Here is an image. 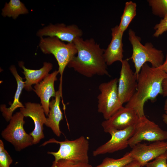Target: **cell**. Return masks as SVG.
Masks as SVG:
<instances>
[{"instance_id":"1","label":"cell","mask_w":167,"mask_h":167,"mask_svg":"<svg viewBox=\"0 0 167 167\" xmlns=\"http://www.w3.org/2000/svg\"><path fill=\"white\" fill-rule=\"evenodd\" d=\"M73 43L77 53L67 67L87 77L96 75L110 76L104 57L105 49L93 38L84 40L78 37Z\"/></svg>"},{"instance_id":"2","label":"cell","mask_w":167,"mask_h":167,"mask_svg":"<svg viewBox=\"0 0 167 167\" xmlns=\"http://www.w3.org/2000/svg\"><path fill=\"white\" fill-rule=\"evenodd\" d=\"M167 74L158 67L147 63L142 67L138 76L136 90L125 107L134 109L139 117L145 115L144 106L148 100L154 101L162 93V83Z\"/></svg>"},{"instance_id":"3","label":"cell","mask_w":167,"mask_h":167,"mask_svg":"<svg viewBox=\"0 0 167 167\" xmlns=\"http://www.w3.org/2000/svg\"><path fill=\"white\" fill-rule=\"evenodd\" d=\"M128 38L132 47V54L130 59L134 63L135 72L137 76L143 66L147 62L156 68L162 65L164 56L162 50L156 49L151 43L143 45L140 39L131 29L129 30Z\"/></svg>"},{"instance_id":"4","label":"cell","mask_w":167,"mask_h":167,"mask_svg":"<svg viewBox=\"0 0 167 167\" xmlns=\"http://www.w3.org/2000/svg\"><path fill=\"white\" fill-rule=\"evenodd\" d=\"M53 143L60 145L58 151L47 152L54 156V161L63 159L89 163L88 152L89 144L88 140L84 136H81L74 140L66 139L64 141H61L52 138L45 141L41 146H44Z\"/></svg>"},{"instance_id":"5","label":"cell","mask_w":167,"mask_h":167,"mask_svg":"<svg viewBox=\"0 0 167 167\" xmlns=\"http://www.w3.org/2000/svg\"><path fill=\"white\" fill-rule=\"evenodd\" d=\"M39 46L44 54H51L55 57L58 66L60 82H62L65 69L77 54L75 45L74 43H65L56 37L48 36L40 38Z\"/></svg>"},{"instance_id":"6","label":"cell","mask_w":167,"mask_h":167,"mask_svg":"<svg viewBox=\"0 0 167 167\" xmlns=\"http://www.w3.org/2000/svg\"><path fill=\"white\" fill-rule=\"evenodd\" d=\"M118 79L102 83L98 86L100 93L97 96V111L105 120L109 119L123 106L119 98L118 89Z\"/></svg>"},{"instance_id":"7","label":"cell","mask_w":167,"mask_h":167,"mask_svg":"<svg viewBox=\"0 0 167 167\" xmlns=\"http://www.w3.org/2000/svg\"><path fill=\"white\" fill-rule=\"evenodd\" d=\"M24 116L19 111L12 116L9 123L1 133L2 137L12 144L17 151L33 144V137L24 128Z\"/></svg>"},{"instance_id":"8","label":"cell","mask_w":167,"mask_h":167,"mask_svg":"<svg viewBox=\"0 0 167 167\" xmlns=\"http://www.w3.org/2000/svg\"><path fill=\"white\" fill-rule=\"evenodd\" d=\"M167 139V131L162 129L145 116L139 117L135 124L134 133L128 142L131 148L143 141H163Z\"/></svg>"},{"instance_id":"9","label":"cell","mask_w":167,"mask_h":167,"mask_svg":"<svg viewBox=\"0 0 167 167\" xmlns=\"http://www.w3.org/2000/svg\"><path fill=\"white\" fill-rule=\"evenodd\" d=\"M128 59L123 60L118 79V89L120 101L127 103L135 93L137 88V75L131 68Z\"/></svg>"},{"instance_id":"10","label":"cell","mask_w":167,"mask_h":167,"mask_svg":"<svg viewBox=\"0 0 167 167\" xmlns=\"http://www.w3.org/2000/svg\"><path fill=\"white\" fill-rule=\"evenodd\" d=\"M139 118L134 109L123 106L109 119L103 121L101 125L104 131L110 134L135 125Z\"/></svg>"},{"instance_id":"11","label":"cell","mask_w":167,"mask_h":167,"mask_svg":"<svg viewBox=\"0 0 167 167\" xmlns=\"http://www.w3.org/2000/svg\"><path fill=\"white\" fill-rule=\"evenodd\" d=\"M82 30L74 24L67 25L64 23L50 24L38 30L36 35L40 38L44 36L56 37L62 41L73 43L77 38L81 37Z\"/></svg>"},{"instance_id":"12","label":"cell","mask_w":167,"mask_h":167,"mask_svg":"<svg viewBox=\"0 0 167 167\" xmlns=\"http://www.w3.org/2000/svg\"><path fill=\"white\" fill-rule=\"evenodd\" d=\"M167 149V142L158 141L150 144L139 143L130 152L134 160L143 167L150 161L165 153Z\"/></svg>"},{"instance_id":"13","label":"cell","mask_w":167,"mask_h":167,"mask_svg":"<svg viewBox=\"0 0 167 167\" xmlns=\"http://www.w3.org/2000/svg\"><path fill=\"white\" fill-rule=\"evenodd\" d=\"M135 124L124 129L110 133V139L93 151V156L112 153L126 148L129 146L128 141L134 133Z\"/></svg>"},{"instance_id":"14","label":"cell","mask_w":167,"mask_h":167,"mask_svg":"<svg viewBox=\"0 0 167 167\" xmlns=\"http://www.w3.org/2000/svg\"><path fill=\"white\" fill-rule=\"evenodd\" d=\"M20 112L24 117H29L33 120L34 128L29 134L33 137V144H37L44 138L43 125L46 122V118L41 105L27 102L24 107L20 108Z\"/></svg>"},{"instance_id":"15","label":"cell","mask_w":167,"mask_h":167,"mask_svg":"<svg viewBox=\"0 0 167 167\" xmlns=\"http://www.w3.org/2000/svg\"><path fill=\"white\" fill-rule=\"evenodd\" d=\"M59 73L55 70L49 74L42 81L35 84L33 91L40 99L41 104L45 114L48 116L49 110L50 99L55 97L56 92L54 87V82L57 80V75Z\"/></svg>"},{"instance_id":"16","label":"cell","mask_w":167,"mask_h":167,"mask_svg":"<svg viewBox=\"0 0 167 167\" xmlns=\"http://www.w3.org/2000/svg\"><path fill=\"white\" fill-rule=\"evenodd\" d=\"M112 39L107 48L105 49L104 57L107 66L115 62L121 63L123 61V45L122 39L123 33L120 30L118 25L111 28Z\"/></svg>"},{"instance_id":"17","label":"cell","mask_w":167,"mask_h":167,"mask_svg":"<svg viewBox=\"0 0 167 167\" xmlns=\"http://www.w3.org/2000/svg\"><path fill=\"white\" fill-rule=\"evenodd\" d=\"M62 96V84L60 83L59 89L56 92L55 97L50 102L49 112L48 117L46 118V122L45 124L50 128L57 137H59L62 134L60 129L59 123L63 119L62 113L60 107Z\"/></svg>"},{"instance_id":"18","label":"cell","mask_w":167,"mask_h":167,"mask_svg":"<svg viewBox=\"0 0 167 167\" xmlns=\"http://www.w3.org/2000/svg\"><path fill=\"white\" fill-rule=\"evenodd\" d=\"M19 65L23 69L22 72L26 79L24 81V88L28 91L33 90L32 85L42 81L48 75L53 67L51 63L46 62H44L43 66L38 70L30 69L26 68L24 62L22 61L19 62Z\"/></svg>"},{"instance_id":"19","label":"cell","mask_w":167,"mask_h":167,"mask_svg":"<svg viewBox=\"0 0 167 167\" xmlns=\"http://www.w3.org/2000/svg\"><path fill=\"white\" fill-rule=\"evenodd\" d=\"M10 70L14 76L17 84V87L15 92L13 102L11 104L9 108H7L5 105H2L0 106V110L2 114L6 121H10L12 116V113L14 111L18 108L24 107L20 101L19 98L23 89L24 88L25 83L22 78L18 74L16 68L14 65L11 66Z\"/></svg>"},{"instance_id":"20","label":"cell","mask_w":167,"mask_h":167,"mask_svg":"<svg viewBox=\"0 0 167 167\" xmlns=\"http://www.w3.org/2000/svg\"><path fill=\"white\" fill-rule=\"evenodd\" d=\"M28 13V10L24 4L19 0H10L6 2L2 9V15L12 17L15 19L20 15Z\"/></svg>"},{"instance_id":"21","label":"cell","mask_w":167,"mask_h":167,"mask_svg":"<svg viewBox=\"0 0 167 167\" xmlns=\"http://www.w3.org/2000/svg\"><path fill=\"white\" fill-rule=\"evenodd\" d=\"M136 4L132 1L126 2L123 13L118 25L120 31L124 33L136 15Z\"/></svg>"},{"instance_id":"22","label":"cell","mask_w":167,"mask_h":167,"mask_svg":"<svg viewBox=\"0 0 167 167\" xmlns=\"http://www.w3.org/2000/svg\"><path fill=\"white\" fill-rule=\"evenodd\" d=\"M133 160L130 152H127L119 159L106 157L101 164L94 167H124Z\"/></svg>"},{"instance_id":"23","label":"cell","mask_w":167,"mask_h":167,"mask_svg":"<svg viewBox=\"0 0 167 167\" xmlns=\"http://www.w3.org/2000/svg\"><path fill=\"white\" fill-rule=\"evenodd\" d=\"M153 14L164 17L167 14V0H148Z\"/></svg>"},{"instance_id":"24","label":"cell","mask_w":167,"mask_h":167,"mask_svg":"<svg viewBox=\"0 0 167 167\" xmlns=\"http://www.w3.org/2000/svg\"><path fill=\"white\" fill-rule=\"evenodd\" d=\"M51 167H92L89 163L77 162L71 160L61 159L54 161Z\"/></svg>"},{"instance_id":"25","label":"cell","mask_w":167,"mask_h":167,"mask_svg":"<svg viewBox=\"0 0 167 167\" xmlns=\"http://www.w3.org/2000/svg\"><path fill=\"white\" fill-rule=\"evenodd\" d=\"M12 162L11 157L4 148L2 141L0 140V167H9Z\"/></svg>"},{"instance_id":"26","label":"cell","mask_w":167,"mask_h":167,"mask_svg":"<svg viewBox=\"0 0 167 167\" xmlns=\"http://www.w3.org/2000/svg\"><path fill=\"white\" fill-rule=\"evenodd\" d=\"M146 167H167V159L165 153L148 162Z\"/></svg>"},{"instance_id":"27","label":"cell","mask_w":167,"mask_h":167,"mask_svg":"<svg viewBox=\"0 0 167 167\" xmlns=\"http://www.w3.org/2000/svg\"><path fill=\"white\" fill-rule=\"evenodd\" d=\"M154 29L155 31L153 36L155 37H158L167 31V14L155 25Z\"/></svg>"},{"instance_id":"28","label":"cell","mask_w":167,"mask_h":167,"mask_svg":"<svg viewBox=\"0 0 167 167\" xmlns=\"http://www.w3.org/2000/svg\"><path fill=\"white\" fill-rule=\"evenodd\" d=\"M164 110L165 113L162 116L163 121L167 125V97L165 101Z\"/></svg>"},{"instance_id":"29","label":"cell","mask_w":167,"mask_h":167,"mask_svg":"<svg viewBox=\"0 0 167 167\" xmlns=\"http://www.w3.org/2000/svg\"><path fill=\"white\" fill-rule=\"evenodd\" d=\"M162 90V95L163 96L167 97V79H165L163 82Z\"/></svg>"},{"instance_id":"30","label":"cell","mask_w":167,"mask_h":167,"mask_svg":"<svg viewBox=\"0 0 167 167\" xmlns=\"http://www.w3.org/2000/svg\"><path fill=\"white\" fill-rule=\"evenodd\" d=\"M124 167H142L139 163L137 161L133 160Z\"/></svg>"},{"instance_id":"31","label":"cell","mask_w":167,"mask_h":167,"mask_svg":"<svg viewBox=\"0 0 167 167\" xmlns=\"http://www.w3.org/2000/svg\"><path fill=\"white\" fill-rule=\"evenodd\" d=\"M159 68L162 70L166 74H167V54L165 60L161 66L158 67Z\"/></svg>"},{"instance_id":"32","label":"cell","mask_w":167,"mask_h":167,"mask_svg":"<svg viewBox=\"0 0 167 167\" xmlns=\"http://www.w3.org/2000/svg\"><path fill=\"white\" fill-rule=\"evenodd\" d=\"M165 154H166V157H167V149L165 152Z\"/></svg>"}]
</instances>
